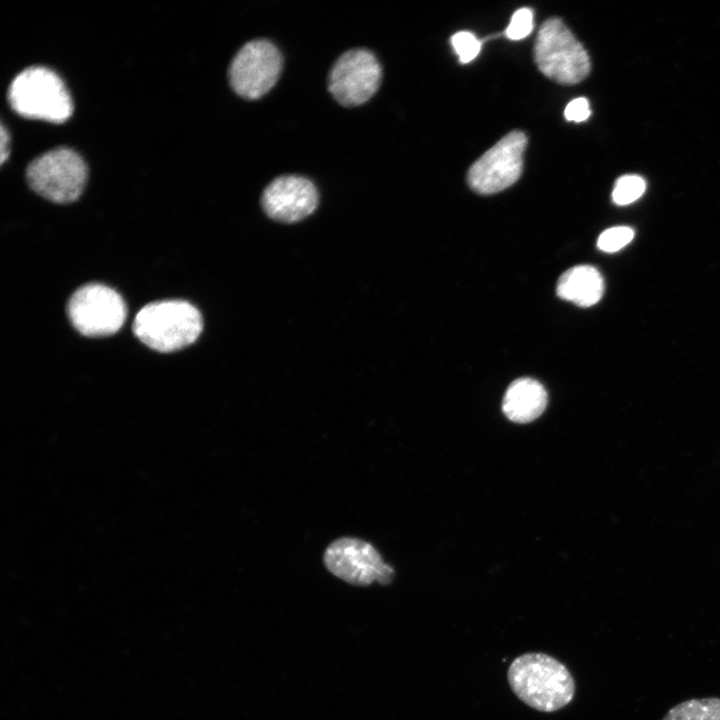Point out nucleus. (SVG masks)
Segmentation results:
<instances>
[{
	"label": "nucleus",
	"instance_id": "1a4fd4ad",
	"mask_svg": "<svg viewBox=\"0 0 720 720\" xmlns=\"http://www.w3.org/2000/svg\"><path fill=\"white\" fill-rule=\"evenodd\" d=\"M526 145V135L518 130L501 138L470 167L467 174L470 188L478 194L490 195L514 184L522 173Z\"/></svg>",
	"mask_w": 720,
	"mask_h": 720
},
{
	"label": "nucleus",
	"instance_id": "6ab92c4d",
	"mask_svg": "<svg viewBox=\"0 0 720 720\" xmlns=\"http://www.w3.org/2000/svg\"><path fill=\"white\" fill-rule=\"evenodd\" d=\"M591 114L589 102L584 97H579L570 101L565 110L564 115L568 121L582 122Z\"/></svg>",
	"mask_w": 720,
	"mask_h": 720
},
{
	"label": "nucleus",
	"instance_id": "aec40b11",
	"mask_svg": "<svg viewBox=\"0 0 720 720\" xmlns=\"http://www.w3.org/2000/svg\"><path fill=\"white\" fill-rule=\"evenodd\" d=\"M0 152H1V164H3L9 155V146H10V137L9 133L6 130L5 126H1V136H0Z\"/></svg>",
	"mask_w": 720,
	"mask_h": 720
},
{
	"label": "nucleus",
	"instance_id": "dca6fc26",
	"mask_svg": "<svg viewBox=\"0 0 720 720\" xmlns=\"http://www.w3.org/2000/svg\"><path fill=\"white\" fill-rule=\"evenodd\" d=\"M634 237V231L630 227L617 226L602 232L597 241V246L604 252H616L626 246Z\"/></svg>",
	"mask_w": 720,
	"mask_h": 720
},
{
	"label": "nucleus",
	"instance_id": "39448f33",
	"mask_svg": "<svg viewBox=\"0 0 720 720\" xmlns=\"http://www.w3.org/2000/svg\"><path fill=\"white\" fill-rule=\"evenodd\" d=\"M26 178L33 191L55 203H70L83 192L87 166L74 150L58 147L30 162Z\"/></svg>",
	"mask_w": 720,
	"mask_h": 720
},
{
	"label": "nucleus",
	"instance_id": "4468645a",
	"mask_svg": "<svg viewBox=\"0 0 720 720\" xmlns=\"http://www.w3.org/2000/svg\"><path fill=\"white\" fill-rule=\"evenodd\" d=\"M662 720H720V698L683 701L671 708Z\"/></svg>",
	"mask_w": 720,
	"mask_h": 720
},
{
	"label": "nucleus",
	"instance_id": "f3484780",
	"mask_svg": "<svg viewBox=\"0 0 720 720\" xmlns=\"http://www.w3.org/2000/svg\"><path fill=\"white\" fill-rule=\"evenodd\" d=\"M451 44L454 51L463 64L474 60L481 50V41L469 31H459L451 37Z\"/></svg>",
	"mask_w": 720,
	"mask_h": 720
},
{
	"label": "nucleus",
	"instance_id": "2eb2a0df",
	"mask_svg": "<svg viewBox=\"0 0 720 720\" xmlns=\"http://www.w3.org/2000/svg\"><path fill=\"white\" fill-rule=\"evenodd\" d=\"M645 188V181L640 176L624 175L616 181L612 199L617 205H628L641 197Z\"/></svg>",
	"mask_w": 720,
	"mask_h": 720
},
{
	"label": "nucleus",
	"instance_id": "7ed1b4c3",
	"mask_svg": "<svg viewBox=\"0 0 720 720\" xmlns=\"http://www.w3.org/2000/svg\"><path fill=\"white\" fill-rule=\"evenodd\" d=\"M8 100L16 113L29 119L62 123L73 112L65 84L46 67L34 66L20 72L10 84Z\"/></svg>",
	"mask_w": 720,
	"mask_h": 720
},
{
	"label": "nucleus",
	"instance_id": "423d86ee",
	"mask_svg": "<svg viewBox=\"0 0 720 720\" xmlns=\"http://www.w3.org/2000/svg\"><path fill=\"white\" fill-rule=\"evenodd\" d=\"M71 324L81 334L90 337L116 333L126 320L127 307L122 296L113 288L89 283L78 288L67 304Z\"/></svg>",
	"mask_w": 720,
	"mask_h": 720
},
{
	"label": "nucleus",
	"instance_id": "f03ea898",
	"mask_svg": "<svg viewBox=\"0 0 720 720\" xmlns=\"http://www.w3.org/2000/svg\"><path fill=\"white\" fill-rule=\"evenodd\" d=\"M135 336L158 352L180 350L194 343L203 329L199 310L184 300H164L145 305L133 322Z\"/></svg>",
	"mask_w": 720,
	"mask_h": 720
},
{
	"label": "nucleus",
	"instance_id": "ddd939ff",
	"mask_svg": "<svg viewBox=\"0 0 720 720\" xmlns=\"http://www.w3.org/2000/svg\"><path fill=\"white\" fill-rule=\"evenodd\" d=\"M557 295L581 307L596 304L604 292L600 272L590 265H578L565 271L556 286Z\"/></svg>",
	"mask_w": 720,
	"mask_h": 720
},
{
	"label": "nucleus",
	"instance_id": "9d476101",
	"mask_svg": "<svg viewBox=\"0 0 720 720\" xmlns=\"http://www.w3.org/2000/svg\"><path fill=\"white\" fill-rule=\"evenodd\" d=\"M326 568L338 578L359 586L373 582L388 585L394 577L393 568L368 542L353 537L333 541L324 552Z\"/></svg>",
	"mask_w": 720,
	"mask_h": 720
},
{
	"label": "nucleus",
	"instance_id": "a211bd4d",
	"mask_svg": "<svg viewBox=\"0 0 720 720\" xmlns=\"http://www.w3.org/2000/svg\"><path fill=\"white\" fill-rule=\"evenodd\" d=\"M533 29V12L530 8H520L514 12L505 35L510 40H521Z\"/></svg>",
	"mask_w": 720,
	"mask_h": 720
},
{
	"label": "nucleus",
	"instance_id": "f257e3e1",
	"mask_svg": "<svg viewBox=\"0 0 720 720\" xmlns=\"http://www.w3.org/2000/svg\"><path fill=\"white\" fill-rule=\"evenodd\" d=\"M507 677L516 696L541 712L557 711L574 697L575 682L569 670L544 653L518 656L509 666Z\"/></svg>",
	"mask_w": 720,
	"mask_h": 720
},
{
	"label": "nucleus",
	"instance_id": "f8f14e48",
	"mask_svg": "<svg viewBox=\"0 0 720 720\" xmlns=\"http://www.w3.org/2000/svg\"><path fill=\"white\" fill-rule=\"evenodd\" d=\"M547 401V392L541 383L531 378H519L506 390L502 409L509 420L528 423L544 412Z\"/></svg>",
	"mask_w": 720,
	"mask_h": 720
},
{
	"label": "nucleus",
	"instance_id": "9b49d317",
	"mask_svg": "<svg viewBox=\"0 0 720 720\" xmlns=\"http://www.w3.org/2000/svg\"><path fill=\"white\" fill-rule=\"evenodd\" d=\"M319 194L311 180L300 175H282L264 189L261 205L268 217L282 223H295L311 215Z\"/></svg>",
	"mask_w": 720,
	"mask_h": 720
},
{
	"label": "nucleus",
	"instance_id": "0eeeda50",
	"mask_svg": "<svg viewBox=\"0 0 720 720\" xmlns=\"http://www.w3.org/2000/svg\"><path fill=\"white\" fill-rule=\"evenodd\" d=\"M282 65V54L273 42L253 39L245 43L231 61L230 86L242 98L259 99L276 84Z\"/></svg>",
	"mask_w": 720,
	"mask_h": 720
},
{
	"label": "nucleus",
	"instance_id": "20e7f679",
	"mask_svg": "<svg viewBox=\"0 0 720 720\" xmlns=\"http://www.w3.org/2000/svg\"><path fill=\"white\" fill-rule=\"evenodd\" d=\"M534 59L539 70L559 84L579 83L590 72L588 53L557 17L549 18L541 25L535 41Z\"/></svg>",
	"mask_w": 720,
	"mask_h": 720
},
{
	"label": "nucleus",
	"instance_id": "6e6552de",
	"mask_svg": "<svg viewBox=\"0 0 720 720\" xmlns=\"http://www.w3.org/2000/svg\"><path fill=\"white\" fill-rule=\"evenodd\" d=\"M382 67L375 54L366 48H354L338 57L328 75V90L342 106L366 103L378 90Z\"/></svg>",
	"mask_w": 720,
	"mask_h": 720
}]
</instances>
